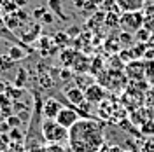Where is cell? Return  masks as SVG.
<instances>
[{
  "label": "cell",
  "instance_id": "6da1fadb",
  "mask_svg": "<svg viewBox=\"0 0 154 152\" xmlns=\"http://www.w3.org/2000/svg\"><path fill=\"white\" fill-rule=\"evenodd\" d=\"M103 140V128L93 119H79L68 129V147L72 152H98Z\"/></svg>",
  "mask_w": 154,
  "mask_h": 152
},
{
  "label": "cell",
  "instance_id": "7a4b0ae2",
  "mask_svg": "<svg viewBox=\"0 0 154 152\" xmlns=\"http://www.w3.org/2000/svg\"><path fill=\"white\" fill-rule=\"evenodd\" d=\"M40 131H42V140L49 145H61L65 142L68 143V129L61 126L56 119H44Z\"/></svg>",
  "mask_w": 154,
  "mask_h": 152
},
{
  "label": "cell",
  "instance_id": "3957f363",
  "mask_svg": "<svg viewBox=\"0 0 154 152\" xmlns=\"http://www.w3.org/2000/svg\"><path fill=\"white\" fill-rule=\"evenodd\" d=\"M144 19L145 14L142 11H131V12H123L119 19H117V25L121 32H126V33H137L138 30L144 28Z\"/></svg>",
  "mask_w": 154,
  "mask_h": 152
},
{
  "label": "cell",
  "instance_id": "277c9868",
  "mask_svg": "<svg viewBox=\"0 0 154 152\" xmlns=\"http://www.w3.org/2000/svg\"><path fill=\"white\" fill-rule=\"evenodd\" d=\"M79 119H81V117H79V114H77V110L70 108V107H63L56 115V121L61 124V126H65L67 129H70Z\"/></svg>",
  "mask_w": 154,
  "mask_h": 152
},
{
  "label": "cell",
  "instance_id": "5b68a950",
  "mask_svg": "<svg viewBox=\"0 0 154 152\" xmlns=\"http://www.w3.org/2000/svg\"><path fill=\"white\" fill-rule=\"evenodd\" d=\"M63 108V105L58 102L56 98H48L44 105H42V115L46 117V119H56L58 112Z\"/></svg>",
  "mask_w": 154,
  "mask_h": 152
},
{
  "label": "cell",
  "instance_id": "8992f818",
  "mask_svg": "<svg viewBox=\"0 0 154 152\" xmlns=\"http://www.w3.org/2000/svg\"><path fill=\"white\" fill-rule=\"evenodd\" d=\"M116 5L123 12H131V11H142L145 5V0H114Z\"/></svg>",
  "mask_w": 154,
  "mask_h": 152
},
{
  "label": "cell",
  "instance_id": "52a82bcc",
  "mask_svg": "<svg viewBox=\"0 0 154 152\" xmlns=\"http://www.w3.org/2000/svg\"><path fill=\"white\" fill-rule=\"evenodd\" d=\"M84 96H86V102L98 103V102H102V98H103V89H102L98 84H93V86H89V87L86 89Z\"/></svg>",
  "mask_w": 154,
  "mask_h": 152
},
{
  "label": "cell",
  "instance_id": "ba28073f",
  "mask_svg": "<svg viewBox=\"0 0 154 152\" xmlns=\"http://www.w3.org/2000/svg\"><path fill=\"white\" fill-rule=\"evenodd\" d=\"M65 96H67L68 102H70V103H74V105H82L84 102H86V96H84V93H82V91H79L77 87L67 89Z\"/></svg>",
  "mask_w": 154,
  "mask_h": 152
},
{
  "label": "cell",
  "instance_id": "9c48e42d",
  "mask_svg": "<svg viewBox=\"0 0 154 152\" xmlns=\"http://www.w3.org/2000/svg\"><path fill=\"white\" fill-rule=\"evenodd\" d=\"M7 56H9L12 61H19V59L26 58V54H25V51L19 47V46H12V47L9 49V53H7Z\"/></svg>",
  "mask_w": 154,
  "mask_h": 152
},
{
  "label": "cell",
  "instance_id": "30bf717a",
  "mask_svg": "<svg viewBox=\"0 0 154 152\" xmlns=\"http://www.w3.org/2000/svg\"><path fill=\"white\" fill-rule=\"evenodd\" d=\"M144 28L147 30V32H154V12L152 14H145Z\"/></svg>",
  "mask_w": 154,
  "mask_h": 152
},
{
  "label": "cell",
  "instance_id": "8fae6325",
  "mask_svg": "<svg viewBox=\"0 0 154 152\" xmlns=\"http://www.w3.org/2000/svg\"><path fill=\"white\" fill-rule=\"evenodd\" d=\"M49 7H51V12L61 16V2L60 0H49Z\"/></svg>",
  "mask_w": 154,
  "mask_h": 152
},
{
  "label": "cell",
  "instance_id": "7c38bea8",
  "mask_svg": "<svg viewBox=\"0 0 154 152\" xmlns=\"http://www.w3.org/2000/svg\"><path fill=\"white\" fill-rule=\"evenodd\" d=\"M12 63H14V61H12L7 54H5V56H0V72H4V70L7 67H11Z\"/></svg>",
  "mask_w": 154,
  "mask_h": 152
},
{
  "label": "cell",
  "instance_id": "4fadbf2b",
  "mask_svg": "<svg viewBox=\"0 0 154 152\" xmlns=\"http://www.w3.org/2000/svg\"><path fill=\"white\" fill-rule=\"evenodd\" d=\"M7 124H9V128H19L21 121H19V117L12 115V117H9V119H7Z\"/></svg>",
  "mask_w": 154,
  "mask_h": 152
},
{
  "label": "cell",
  "instance_id": "5bb4252c",
  "mask_svg": "<svg viewBox=\"0 0 154 152\" xmlns=\"http://www.w3.org/2000/svg\"><path fill=\"white\" fill-rule=\"evenodd\" d=\"M11 138H12V142H21L23 135L18 131V128H12V131H11Z\"/></svg>",
  "mask_w": 154,
  "mask_h": 152
},
{
  "label": "cell",
  "instance_id": "9a60e30c",
  "mask_svg": "<svg viewBox=\"0 0 154 152\" xmlns=\"http://www.w3.org/2000/svg\"><path fill=\"white\" fill-rule=\"evenodd\" d=\"M35 152H60V149H58V145H51L49 149H37Z\"/></svg>",
  "mask_w": 154,
  "mask_h": 152
},
{
  "label": "cell",
  "instance_id": "2e32d148",
  "mask_svg": "<svg viewBox=\"0 0 154 152\" xmlns=\"http://www.w3.org/2000/svg\"><path fill=\"white\" fill-rule=\"evenodd\" d=\"M51 14H53V12H46V14L42 16V21H44V23H51V21H53V16H51Z\"/></svg>",
  "mask_w": 154,
  "mask_h": 152
},
{
  "label": "cell",
  "instance_id": "e0dca14e",
  "mask_svg": "<svg viewBox=\"0 0 154 152\" xmlns=\"http://www.w3.org/2000/svg\"><path fill=\"white\" fill-rule=\"evenodd\" d=\"M44 14H46V9H38V11L33 12V16H35V18H42Z\"/></svg>",
  "mask_w": 154,
  "mask_h": 152
},
{
  "label": "cell",
  "instance_id": "ac0fdd59",
  "mask_svg": "<svg viewBox=\"0 0 154 152\" xmlns=\"http://www.w3.org/2000/svg\"><path fill=\"white\" fill-rule=\"evenodd\" d=\"M14 4H16L18 7H21V5H26V4H28V0H14Z\"/></svg>",
  "mask_w": 154,
  "mask_h": 152
},
{
  "label": "cell",
  "instance_id": "d6986e66",
  "mask_svg": "<svg viewBox=\"0 0 154 152\" xmlns=\"http://www.w3.org/2000/svg\"><path fill=\"white\" fill-rule=\"evenodd\" d=\"M74 4H75L77 7H82L84 5V0H74Z\"/></svg>",
  "mask_w": 154,
  "mask_h": 152
},
{
  "label": "cell",
  "instance_id": "ffe728a7",
  "mask_svg": "<svg viewBox=\"0 0 154 152\" xmlns=\"http://www.w3.org/2000/svg\"><path fill=\"white\" fill-rule=\"evenodd\" d=\"M4 91H5V84H4V82H0V95H2Z\"/></svg>",
  "mask_w": 154,
  "mask_h": 152
},
{
  "label": "cell",
  "instance_id": "44dd1931",
  "mask_svg": "<svg viewBox=\"0 0 154 152\" xmlns=\"http://www.w3.org/2000/svg\"><path fill=\"white\" fill-rule=\"evenodd\" d=\"M2 124H4V115H0V128H2Z\"/></svg>",
  "mask_w": 154,
  "mask_h": 152
},
{
  "label": "cell",
  "instance_id": "7402d4cb",
  "mask_svg": "<svg viewBox=\"0 0 154 152\" xmlns=\"http://www.w3.org/2000/svg\"><path fill=\"white\" fill-rule=\"evenodd\" d=\"M7 152H9V150H7Z\"/></svg>",
  "mask_w": 154,
  "mask_h": 152
}]
</instances>
